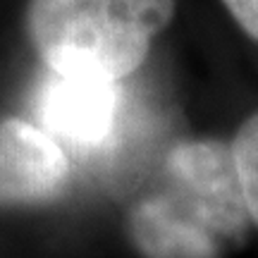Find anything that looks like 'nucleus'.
<instances>
[{
  "mask_svg": "<svg viewBox=\"0 0 258 258\" xmlns=\"http://www.w3.org/2000/svg\"><path fill=\"white\" fill-rule=\"evenodd\" d=\"M175 8L177 0H27L24 27L50 72L122 82L144 64Z\"/></svg>",
  "mask_w": 258,
  "mask_h": 258,
  "instance_id": "obj_1",
  "label": "nucleus"
},
{
  "mask_svg": "<svg viewBox=\"0 0 258 258\" xmlns=\"http://www.w3.org/2000/svg\"><path fill=\"white\" fill-rule=\"evenodd\" d=\"M129 237L146 258H218L232 241L206 199L170 175L132 208Z\"/></svg>",
  "mask_w": 258,
  "mask_h": 258,
  "instance_id": "obj_2",
  "label": "nucleus"
},
{
  "mask_svg": "<svg viewBox=\"0 0 258 258\" xmlns=\"http://www.w3.org/2000/svg\"><path fill=\"white\" fill-rule=\"evenodd\" d=\"M120 82L91 74L50 72L38 93L36 112L43 129L72 146H103L120 117Z\"/></svg>",
  "mask_w": 258,
  "mask_h": 258,
  "instance_id": "obj_3",
  "label": "nucleus"
},
{
  "mask_svg": "<svg viewBox=\"0 0 258 258\" xmlns=\"http://www.w3.org/2000/svg\"><path fill=\"white\" fill-rule=\"evenodd\" d=\"M67 172V156L50 132L19 117L0 120V203L48 201Z\"/></svg>",
  "mask_w": 258,
  "mask_h": 258,
  "instance_id": "obj_4",
  "label": "nucleus"
},
{
  "mask_svg": "<svg viewBox=\"0 0 258 258\" xmlns=\"http://www.w3.org/2000/svg\"><path fill=\"white\" fill-rule=\"evenodd\" d=\"M230 148L249 220L258 227V112L239 127Z\"/></svg>",
  "mask_w": 258,
  "mask_h": 258,
  "instance_id": "obj_6",
  "label": "nucleus"
},
{
  "mask_svg": "<svg viewBox=\"0 0 258 258\" xmlns=\"http://www.w3.org/2000/svg\"><path fill=\"white\" fill-rule=\"evenodd\" d=\"M163 172L203 196L232 239L244 234L251 220L230 146L220 141H182L167 153Z\"/></svg>",
  "mask_w": 258,
  "mask_h": 258,
  "instance_id": "obj_5",
  "label": "nucleus"
},
{
  "mask_svg": "<svg viewBox=\"0 0 258 258\" xmlns=\"http://www.w3.org/2000/svg\"><path fill=\"white\" fill-rule=\"evenodd\" d=\"M232 19L249 38L258 43V0H220Z\"/></svg>",
  "mask_w": 258,
  "mask_h": 258,
  "instance_id": "obj_7",
  "label": "nucleus"
}]
</instances>
